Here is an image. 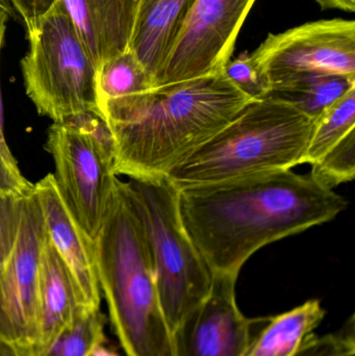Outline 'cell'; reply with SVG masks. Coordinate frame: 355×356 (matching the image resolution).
<instances>
[{"instance_id":"6da1fadb","label":"cell","mask_w":355,"mask_h":356,"mask_svg":"<svg viewBox=\"0 0 355 356\" xmlns=\"http://www.w3.org/2000/svg\"><path fill=\"white\" fill-rule=\"evenodd\" d=\"M179 190L188 236L213 274L233 277L263 247L331 221L348 207L311 173L292 170Z\"/></svg>"},{"instance_id":"7a4b0ae2","label":"cell","mask_w":355,"mask_h":356,"mask_svg":"<svg viewBox=\"0 0 355 356\" xmlns=\"http://www.w3.org/2000/svg\"><path fill=\"white\" fill-rule=\"evenodd\" d=\"M251 102L222 71L104 102L115 175L166 177Z\"/></svg>"},{"instance_id":"3957f363","label":"cell","mask_w":355,"mask_h":356,"mask_svg":"<svg viewBox=\"0 0 355 356\" xmlns=\"http://www.w3.org/2000/svg\"><path fill=\"white\" fill-rule=\"evenodd\" d=\"M94 244L100 292L125 355L166 356L173 334L160 307L147 236L118 177Z\"/></svg>"},{"instance_id":"277c9868","label":"cell","mask_w":355,"mask_h":356,"mask_svg":"<svg viewBox=\"0 0 355 356\" xmlns=\"http://www.w3.org/2000/svg\"><path fill=\"white\" fill-rule=\"evenodd\" d=\"M314 120L279 100H254L166 177L183 188L292 170L302 164Z\"/></svg>"},{"instance_id":"5b68a950","label":"cell","mask_w":355,"mask_h":356,"mask_svg":"<svg viewBox=\"0 0 355 356\" xmlns=\"http://www.w3.org/2000/svg\"><path fill=\"white\" fill-rule=\"evenodd\" d=\"M125 184L145 229L160 307L173 334L210 294L213 273L183 227L177 186L167 177Z\"/></svg>"},{"instance_id":"8992f818","label":"cell","mask_w":355,"mask_h":356,"mask_svg":"<svg viewBox=\"0 0 355 356\" xmlns=\"http://www.w3.org/2000/svg\"><path fill=\"white\" fill-rule=\"evenodd\" d=\"M26 29L29 48L21 69L27 96L39 115L53 122L83 113L101 116L97 70L60 0Z\"/></svg>"},{"instance_id":"52a82bcc","label":"cell","mask_w":355,"mask_h":356,"mask_svg":"<svg viewBox=\"0 0 355 356\" xmlns=\"http://www.w3.org/2000/svg\"><path fill=\"white\" fill-rule=\"evenodd\" d=\"M250 56L270 89L306 74L355 77V22L327 19L270 33Z\"/></svg>"},{"instance_id":"ba28073f","label":"cell","mask_w":355,"mask_h":356,"mask_svg":"<svg viewBox=\"0 0 355 356\" xmlns=\"http://www.w3.org/2000/svg\"><path fill=\"white\" fill-rule=\"evenodd\" d=\"M45 149L53 159V177L65 204L91 240L101 229L114 186L113 159L85 134L65 122H53Z\"/></svg>"},{"instance_id":"9c48e42d","label":"cell","mask_w":355,"mask_h":356,"mask_svg":"<svg viewBox=\"0 0 355 356\" xmlns=\"http://www.w3.org/2000/svg\"><path fill=\"white\" fill-rule=\"evenodd\" d=\"M256 0H195L156 87L222 72Z\"/></svg>"},{"instance_id":"30bf717a","label":"cell","mask_w":355,"mask_h":356,"mask_svg":"<svg viewBox=\"0 0 355 356\" xmlns=\"http://www.w3.org/2000/svg\"><path fill=\"white\" fill-rule=\"evenodd\" d=\"M44 232L33 190L23 199L16 243L0 267V336L24 356L31 355L38 339L40 251Z\"/></svg>"},{"instance_id":"8fae6325","label":"cell","mask_w":355,"mask_h":356,"mask_svg":"<svg viewBox=\"0 0 355 356\" xmlns=\"http://www.w3.org/2000/svg\"><path fill=\"white\" fill-rule=\"evenodd\" d=\"M238 277L213 274L210 294L173 332L174 356H245L268 317L247 318L237 302Z\"/></svg>"},{"instance_id":"7c38bea8","label":"cell","mask_w":355,"mask_h":356,"mask_svg":"<svg viewBox=\"0 0 355 356\" xmlns=\"http://www.w3.org/2000/svg\"><path fill=\"white\" fill-rule=\"evenodd\" d=\"M44 229L70 272L79 314L100 311L101 292L96 266L95 244L79 227L65 204L53 175L35 184Z\"/></svg>"},{"instance_id":"4fadbf2b","label":"cell","mask_w":355,"mask_h":356,"mask_svg":"<svg viewBox=\"0 0 355 356\" xmlns=\"http://www.w3.org/2000/svg\"><path fill=\"white\" fill-rule=\"evenodd\" d=\"M96 70L129 49L141 0H60Z\"/></svg>"},{"instance_id":"5bb4252c","label":"cell","mask_w":355,"mask_h":356,"mask_svg":"<svg viewBox=\"0 0 355 356\" xmlns=\"http://www.w3.org/2000/svg\"><path fill=\"white\" fill-rule=\"evenodd\" d=\"M79 314L70 272L44 232L40 251L38 339L28 356L47 355L56 339L74 324Z\"/></svg>"},{"instance_id":"9a60e30c","label":"cell","mask_w":355,"mask_h":356,"mask_svg":"<svg viewBox=\"0 0 355 356\" xmlns=\"http://www.w3.org/2000/svg\"><path fill=\"white\" fill-rule=\"evenodd\" d=\"M195 0H141L129 50L156 79L162 70Z\"/></svg>"},{"instance_id":"2e32d148","label":"cell","mask_w":355,"mask_h":356,"mask_svg":"<svg viewBox=\"0 0 355 356\" xmlns=\"http://www.w3.org/2000/svg\"><path fill=\"white\" fill-rule=\"evenodd\" d=\"M324 317V309L317 299L286 313L269 316L245 356H295L316 334Z\"/></svg>"},{"instance_id":"e0dca14e","label":"cell","mask_w":355,"mask_h":356,"mask_svg":"<svg viewBox=\"0 0 355 356\" xmlns=\"http://www.w3.org/2000/svg\"><path fill=\"white\" fill-rule=\"evenodd\" d=\"M352 88H355V77L306 74L273 86L267 97L290 104L316 119Z\"/></svg>"},{"instance_id":"ac0fdd59","label":"cell","mask_w":355,"mask_h":356,"mask_svg":"<svg viewBox=\"0 0 355 356\" xmlns=\"http://www.w3.org/2000/svg\"><path fill=\"white\" fill-rule=\"evenodd\" d=\"M98 106L108 100L137 95L156 88L154 79L131 50L110 58L96 75Z\"/></svg>"},{"instance_id":"d6986e66","label":"cell","mask_w":355,"mask_h":356,"mask_svg":"<svg viewBox=\"0 0 355 356\" xmlns=\"http://www.w3.org/2000/svg\"><path fill=\"white\" fill-rule=\"evenodd\" d=\"M355 129V88L323 111L314 120L302 164L318 162L333 146Z\"/></svg>"},{"instance_id":"ffe728a7","label":"cell","mask_w":355,"mask_h":356,"mask_svg":"<svg viewBox=\"0 0 355 356\" xmlns=\"http://www.w3.org/2000/svg\"><path fill=\"white\" fill-rule=\"evenodd\" d=\"M106 319L101 312L79 314L74 324L56 339L45 356H88L100 344H106Z\"/></svg>"},{"instance_id":"44dd1931","label":"cell","mask_w":355,"mask_h":356,"mask_svg":"<svg viewBox=\"0 0 355 356\" xmlns=\"http://www.w3.org/2000/svg\"><path fill=\"white\" fill-rule=\"evenodd\" d=\"M311 175L321 186L333 190L354 180L355 175V129L312 165Z\"/></svg>"},{"instance_id":"7402d4cb","label":"cell","mask_w":355,"mask_h":356,"mask_svg":"<svg viewBox=\"0 0 355 356\" xmlns=\"http://www.w3.org/2000/svg\"><path fill=\"white\" fill-rule=\"evenodd\" d=\"M223 73L238 90L251 100L264 99L270 92V85L247 52L229 60Z\"/></svg>"},{"instance_id":"603a6c76","label":"cell","mask_w":355,"mask_h":356,"mask_svg":"<svg viewBox=\"0 0 355 356\" xmlns=\"http://www.w3.org/2000/svg\"><path fill=\"white\" fill-rule=\"evenodd\" d=\"M355 353L354 317L331 334H315L295 356H354Z\"/></svg>"},{"instance_id":"cb8c5ba5","label":"cell","mask_w":355,"mask_h":356,"mask_svg":"<svg viewBox=\"0 0 355 356\" xmlns=\"http://www.w3.org/2000/svg\"><path fill=\"white\" fill-rule=\"evenodd\" d=\"M23 199L0 195V267L10 257L16 243Z\"/></svg>"},{"instance_id":"d4e9b609","label":"cell","mask_w":355,"mask_h":356,"mask_svg":"<svg viewBox=\"0 0 355 356\" xmlns=\"http://www.w3.org/2000/svg\"><path fill=\"white\" fill-rule=\"evenodd\" d=\"M35 184H31L20 169L10 166L0 154V195L25 198L33 194Z\"/></svg>"},{"instance_id":"484cf974","label":"cell","mask_w":355,"mask_h":356,"mask_svg":"<svg viewBox=\"0 0 355 356\" xmlns=\"http://www.w3.org/2000/svg\"><path fill=\"white\" fill-rule=\"evenodd\" d=\"M56 0H13L17 15L25 25L45 13Z\"/></svg>"},{"instance_id":"4316f807","label":"cell","mask_w":355,"mask_h":356,"mask_svg":"<svg viewBox=\"0 0 355 356\" xmlns=\"http://www.w3.org/2000/svg\"><path fill=\"white\" fill-rule=\"evenodd\" d=\"M8 15L0 10V52H1L2 43H3L4 31H6V19ZM0 154L2 158L15 168H19L16 159L13 156L6 143V135H4L3 124V108H2L1 92H0Z\"/></svg>"},{"instance_id":"83f0119b","label":"cell","mask_w":355,"mask_h":356,"mask_svg":"<svg viewBox=\"0 0 355 356\" xmlns=\"http://www.w3.org/2000/svg\"><path fill=\"white\" fill-rule=\"evenodd\" d=\"M323 10H339L343 12L354 13L355 0H316Z\"/></svg>"},{"instance_id":"f1b7e54d","label":"cell","mask_w":355,"mask_h":356,"mask_svg":"<svg viewBox=\"0 0 355 356\" xmlns=\"http://www.w3.org/2000/svg\"><path fill=\"white\" fill-rule=\"evenodd\" d=\"M0 356H24L15 345L0 338Z\"/></svg>"},{"instance_id":"f546056e","label":"cell","mask_w":355,"mask_h":356,"mask_svg":"<svg viewBox=\"0 0 355 356\" xmlns=\"http://www.w3.org/2000/svg\"><path fill=\"white\" fill-rule=\"evenodd\" d=\"M106 344L98 345L88 356H120L116 353V350L110 348Z\"/></svg>"},{"instance_id":"4dcf8cb0","label":"cell","mask_w":355,"mask_h":356,"mask_svg":"<svg viewBox=\"0 0 355 356\" xmlns=\"http://www.w3.org/2000/svg\"><path fill=\"white\" fill-rule=\"evenodd\" d=\"M0 10H3L10 17L17 16L13 0H0Z\"/></svg>"},{"instance_id":"1f68e13d","label":"cell","mask_w":355,"mask_h":356,"mask_svg":"<svg viewBox=\"0 0 355 356\" xmlns=\"http://www.w3.org/2000/svg\"><path fill=\"white\" fill-rule=\"evenodd\" d=\"M166 356H174V350H173V346L172 348H171V350L167 353Z\"/></svg>"},{"instance_id":"d6a6232c","label":"cell","mask_w":355,"mask_h":356,"mask_svg":"<svg viewBox=\"0 0 355 356\" xmlns=\"http://www.w3.org/2000/svg\"><path fill=\"white\" fill-rule=\"evenodd\" d=\"M0 338L3 339V338H2V337H1V336H0ZM3 340H4V339H3Z\"/></svg>"}]
</instances>
